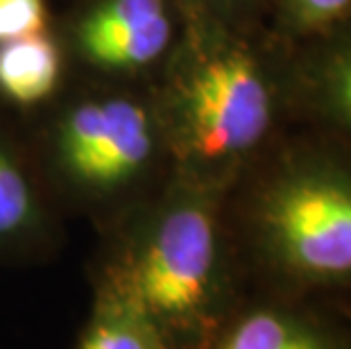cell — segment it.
Wrapping results in <instances>:
<instances>
[{
	"label": "cell",
	"mask_w": 351,
	"mask_h": 349,
	"mask_svg": "<svg viewBox=\"0 0 351 349\" xmlns=\"http://www.w3.org/2000/svg\"><path fill=\"white\" fill-rule=\"evenodd\" d=\"M154 105L177 180L227 195L300 123L295 46L256 19L186 14Z\"/></svg>",
	"instance_id": "cell-1"
},
{
	"label": "cell",
	"mask_w": 351,
	"mask_h": 349,
	"mask_svg": "<svg viewBox=\"0 0 351 349\" xmlns=\"http://www.w3.org/2000/svg\"><path fill=\"white\" fill-rule=\"evenodd\" d=\"M236 258L272 293L351 313V150L293 125L225 197Z\"/></svg>",
	"instance_id": "cell-2"
},
{
	"label": "cell",
	"mask_w": 351,
	"mask_h": 349,
	"mask_svg": "<svg viewBox=\"0 0 351 349\" xmlns=\"http://www.w3.org/2000/svg\"><path fill=\"white\" fill-rule=\"evenodd\" d=\"M225 197L173 177L111 268L104 297L136 315L163 349H199L238 300Z\"/></svg>",
	"instance_id": "cell-3"
},
{
	"label": "cell",
	"mask_w": 351,
	"mask_h": 349,
	"mask_svg": "<svg viewBox=\"0 0 351 349\" xmlns=\"http://www.w3.org/2000/svg\"><path fill=\"white\" fill-rule=\"evenodd\" d=\"M166 152L154 102L134 95H93L66 109L55 130L64 175L86 193L111 195L138 182Z\"/></svg>",
	"instance_id": "cell-4"
},
{
	"label": "cell",
	"mask_w": 351,
	"mask_h": 349,
	"mask_svg": "<svg viewBox=\"0 0 351 349\" xmlns=\"http://www.w3.org/2000/svg\"><path fill=\"white\" fill-rule=\"evenodd\" d=\"M179 0H98L77 21L82 57L107 73H141L166 64L184 23Z\"/></svg>",
	"instance_id": "cell-5"
},
{
	"label": "cell",
	"mask_w": 351,
	"mask_h": 349,
	"mask_svg": "<svg viewBox=\"0 0 351 349\" xmlns=\"http://www.w3.org/2000/svg\"><path fill=\"white\" fill-rule=\"evenodd\" d=\"M199 349H351V313L279 293L236 300Z\"/></svg>",
	"instance_id": "cell-6"
},
{
	"label": "cell",
	"mask_w": 351,
	"mask_h": 349,
	"mask_svg": "<svg viewBox=\"0 0 351 349\" xmlns=\"http://www.w3.org/2000/svg\"><path fill=\"white\" fill-rule=\"evenodd\" d=\"M293 46L300 123L326 132L351 150V19Z\"/></svg>",
	"instance_id": "cell-7"
},
{
	"label": "cell",
	"mask_w": 351,
	"mask_h": 349,
	"mask_svg": "<svg viewBox=\"0 0 351 349\" xmlns=\"http://www.w3.org/2000/svg\"><path fill=\"white\" fill-rule=\"evenodd\" d=\"M62 48L48 29L0 43V95L19 107H34L57 91Z\"/></svg>",
	"instance_id": "cell-8"
},
{
	"label": "cell",
	"mask_w": 351,
	"mask_h": 349,
	"mask_svg": "<svg viewBox=\"0 0 351 349\" xmlns=\"http://www.w3.org/2000/svg\"><path fill=\"white\" fill-rule=\"evenodd\" d=\"M272 29L290 43L326 32L351 19V0H267Z\"/></svg>",
	"instance_id": "cell-9"
},
{
	"label": "cell",
	"mask_w": 351,
	"mask_h": 349,
	"mask_svg": "<svg viewBox=\"0 0 351 349\" xmlns=\"http://www.w3.org/2000/svg\"><path fill=\"white\" fill-rule=\"evenodd\" d=\"M39 220V200L23 166L0 145V241L29 232Z\"/></svg>",
	"instance_id": "cell-10"
},
{
	"label": "cell",
	"mask_w": 351,
	"mask_h": 349,
	"mask_svg": "<svg viewBox=\"0 0 351 349\" xmlns=\"http://www.w3.org/2000/svg\"><path fill=\"white\" fill-rule=\"evenodd\" d=\"M102 306L80 349H163L154 333L121 304L104 297Z\"/></svg>",
	"instance_id": "cell-11"
},
{
	"label": "cell",
	"mask_w": 351,
	"mask_h": 349,
	"mask_svg": "<svg viewBox=\"0 0 351 349\" xmlns=\"http://www.w3.org/2000/svg\"><path fill=\"white\" fill-rule=\"evenodd\" d=\"M46 25V0H0V43L36 34Z\"/></svg>",
	"instance_id": "cell-12"
},
{
	"label": "cell",
	"mask_w": 351,
	"mask_h": 349,
	"mask_svg": "<svg viewBox=\"0 0 351 349\" xmlns=\"http://www.w3.org/2000/svg\"><path fill=\"white\" fill-rule=\"evenodd\" d=\"M182 10L193 16L218 21H252L267 0H179Z\"/></svg>",
	"instance_id": "cell-13"
}]
</instances>
